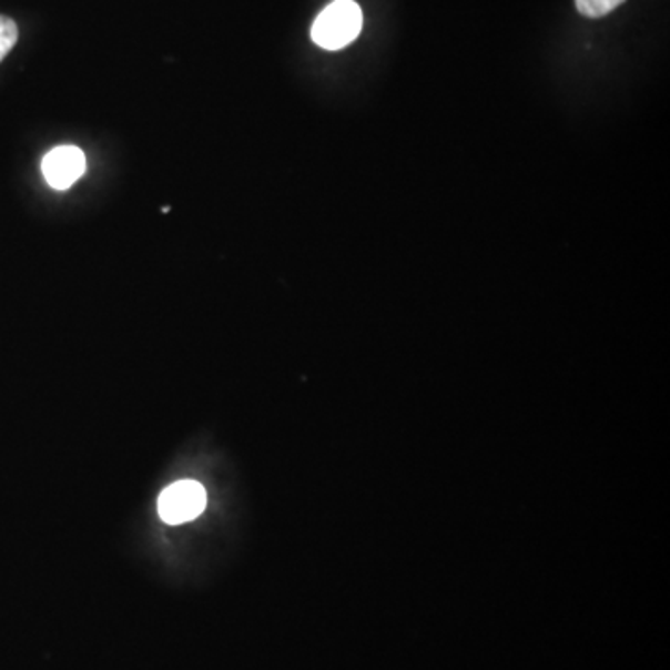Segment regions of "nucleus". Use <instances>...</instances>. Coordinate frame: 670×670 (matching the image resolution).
I'll return each instance as SVG.
<instances>
[{"instance_id":"obj_1","label":"nucleus","mask_w":670,"mask_h":670,"mask_svg":"<svg viewBox=\"0 0 670 670\" xmlns=\"http://www.w3.org/2000/svg\"><path fill=\"white\" fill-rule=\"evenodd\" d=\"M364 27V13L354 0H334L318 13L312 38L326 51H339L351 45Z\"/></svg>"},{"instance_id":"obj_2","label":"nucleus","mask_w":670,"mask_h":670,"mask_svg":"<svg viewBox=\"0 0 670 670\" xmlns=\"http://www.w3.org/2000/svg\"><path fill=\"white\" fill-rule=\"evenodd\" d=\"M205 490L196 480H180L168 486L159 497V515L162 520L172 526L192 521L205 509Z\"/></svg>"},{"instance_id":"obj_3","label":"nucleus","mask_w":670,"mask_h":670,"mask_svg":"<svg viewBox=\"0 0 670 670\" xmlns=\"http://www.w3.org/2000/svg\"><path fill=\"white\" fill-rule=\"evenodd\" d=\"M87 170V156L75 145H59L47 153L41 172L54 191H68Z\"/></svg>"},{"instance_id":"obj_4","label":"nucleus","mask_w":670,"mask_h":670,"mask_svg":"<svg viewBox=\"0 0 670 670\" xmlns=\"http://www.w3.org/2000/svg\"><path fill=\"white\" fill-rule=\"evenodd\" d=\"M625 2L626 0H576V7L585 18L598 19L617 10Z\"/></svg>"},{"instance_id":"obj_5","label":"nucleus","mask_w":670,"mask_h":670,"mask_svg":"<svg viewBox=\"0 0 670 670\" xmlns=\"http://www.w3.org/2000/svg\"><path fill=\"white\" fill-rule=\"evenodd\" d=\"M19 29L13 19L0 16V62L7 59L8 52L12 51L18 43Z\"/></svg>"}]
</instances>
